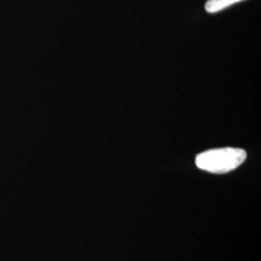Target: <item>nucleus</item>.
<instances>
[{"instance_id":"obj_1","label":"nucleus","mask_w":261,"mask_h":261,"mask_svg":"<svg viewBox=\"0 0 261 261\" xmlns=\"http://www.w3.org/2000/svg\"><path fill=\"white\" fill-rule=\"evenodd\" d=\"M247 158L245 150L233 147L207 150L196 156L197 168L211 173H226L241 166Z\"/></svg>"},{"instance_id":"obj_2","label":"nucleus","mask_w":261,"mask_h":261,"mask_svg":"<svg viewBox=\"0 0 261 261\" xmlns=\"http://www.w3.org/2000/svg\"><path fill=\"white\" fill-rule=\"evenodd\" d=\"M241 1L244 0H208L206 2L205 10L208 13H217Z\"/></svg>"}]
</instances>
